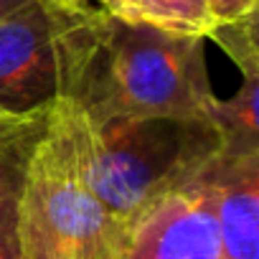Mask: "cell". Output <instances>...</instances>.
Here are the masks:
<instances>
[{
	"mask_svg": "<svg viewBox=\"0 0 259 259\" xmlns=\"http://www.w3.org/2000/svg\"><path fill=\"white\" fill-rule=\"evenodd\" d=\"M49 112L21 133L0 140V259H23L18 244V191L26 160L46 127Z\"/></svg>",
	"mask_w": 259,
	"mask_h": 259,
	"instance_id": "obj_7",
	"label": "cell"
},
{
	"mask_svg": "<svg viewBox=\"0 0 259 259\" xmlns=\"http://www.w3.org/2000/svg\"><path fill=\"white\" fill-rule=\"evenodd\" d=\"M46 112H49V107L36 109L31 114H16V112H8V109L0 107V140H6V138L21 133V130H26L28 124H33L36 119H41Z\"/></svg>",
	"mask_w": 259,
	"mask_h": 259,
	"instance_id": "obj_12",
	"label": "cell"
},
{
	"mask_svg": "<svg viewBox=\"0 0 259 259\" xmlns=\"http://www.w3.org/2000/svg\"><path fill=\"white\" fill-rule=\"evenodd\" d=\"M208 181L224 259H259V155H219Z\"/></svg>",
	"mask_w": 259,
	"mask_h": 259,
	"instance_id": "obj_6",
	"label": "cell"
},
{
	"mask_svg": "<svg viewBox=\"0 0 259 259\" xmlns=\"http://www.w3.org/2000/svg\"><path fill=\"white\" fill-rule=\"evenodd\" d=\"M59 94L89 124L122 117L208 119L216 99L201 36L51 0Z\"/></svg>",
	"mask_w": 259,
	"mask_h": 259,
	"instance_id": "obj_1",
	"label": "cell"
},
{
	"mask_svg": "<svg viewBox=\"0 0 259 259\" xmlns=\"http://www.w3.org/2000/svg\"><path fill=\"white\" fill-rule=\"evenodd\" d=\"M23 3H28V0H0V16H6V13L16 11V8L23 6Z\"/></svg>",
	"mask_w": 259,
	"mask_h": 259,
	"instance_id": "obj_14",
	"label": "cell"
},
{
	"mask_svg": "<svg viewBox=\"0 0 259 259\" xmlns=\"http://www.w3.org/2000/svg\"><path fill=\"white\" fill-rule=\"evenodd\" d=\"M256 3L259 0H208V13H211L213 26L229 23V21H239L249 13H256Z\"/></svg>",
	"mask_w": 259,
	"mask_h": 259,
	"instance_id": "obj_11",
	"label": "cell"
},
{
	"mask_svg": "<svg viewBox=\"0 0 259 259\" xmlns=\"http://www.w3.org/2000/svg\"><path fill=\"white\" fill-rule=\"evenodd\" d=\"M208 170L130 226L119 259H224Z\"/></svg>",
	"mask_w": 259,
	"mask_h": 259,
	"instance_id": "obj_5",
	"label": "cell"
},
{
	"mask_svg": "<svg viewBox=\"0 0 259 259\" xmlns=\"http://www.w3.org/2000/svg\"><path fill=\"white\" fill-rule=\"evenodd\" d=\"M54 3L74 11H104V0H54Z\"/></svg>",
	"mask_w": 259,
	"mask_h": 259,
	"instance_id": "obj_13",
	"label": "cell"
},
{
	"mask_svg": "<svg viewBox=\"0 0 259 259\" xmlns=\"http://www.w3.org/2000/svg\"><path fill=\"white\" fill-rule=\"evenodd\" d=\"M114 16L201 38H206L213 28L208 0H127L124 8Z\"/></svg>",
	"mask_w": 259,
	"mask_h": 259,
	"instance_id": "obj_9",
	"label": "cell"
},
{
	"mask_svg": "<svg viewBox=\"0 0 259 259\" xmlns=\"http://www.w3.org/2000/svg\"><path fill=\"white\" fill-rule=\"evenodd\" d=\"M16 211L23 259H119L124 231L89 183L81 114L61 94L26 160Z\"/></svg>",
	"mask_w": 259,
	"mask_h": 259,
	"instance_id": "obj_2",
	"label": "cell"
},
{
	"mask_svg": "<svg viewBox=\"0 0 259 259\" xmlns=\"http://www.w3.org/2000/svg\"><path fill=\"white\" fill-rule=\"evenodd\" d=\"M59 94L51 0H28L0 16V107L31 114Z\"/></svg>",
	"mask_w": 259,
	"mask_h": 259,
	"instance_id": "obj_4",
	"label": "cell"
},
{
	"mask_svg": "<svg viewBox=\"0 0 259 259\" xmlns=\"http://www.w3.org/2000/svg\"><path fill=\"white\" fill-rule=\"evenodd\" d=\"M259 79H244L231 99H213L208 119L221 138V155H259Z\"/></svg>",
	"mask_w": 259,
	"mask_h": 259,
	"instance_id": "obj_8",
	"label": "cell"
},
{
	"mask_svg": "<svg viewBox=\"0 0 259 259\" xmlns=\"http://www.w3.org/2000/svg\"><path fill=\"white\" fill-rule=\"evenodd\" d=\"M124 3H127V0H104V11L114 16V13H119L124 8Z\"/></svg>",
	"mask_w": 259,
	"mask_h": 259,
	"instance_id": "obj_15",
	"label": "cell"
},
{
	"mask_svg": "<svg viewBox=\"0 0 259 259\" xmlns=\"http://www.w3.org/2000/svg\"><path fill=\"white\" fill-rule=\"evenodd\" d=\"M81 133L89 183L124 236L158 201L198 181L224 150L211 119L122 117L89 124L81 114Z\"/></svg>",
	"mask_w": 259,
	"mask_h": 259,
	"instance_id": "obj_3",
	"label": "cell"
},
{
	"mask_svg": "<svg viewBox=\"0 0 259 259\" xmlns=\"http://www.w3.org/2000/svg\"><path fill=\"white\" fill-rule=\"evenodd\" d=\"M206 38L221 44V49L236 61L244 79H259V49H256V13H249L239 21L216 23Z\"/></svg>",
	"mask_w": 259,
	"mask_h": 259,
	"instance_id": "obj_10",
	"label": "cell"
}]
</instances>
